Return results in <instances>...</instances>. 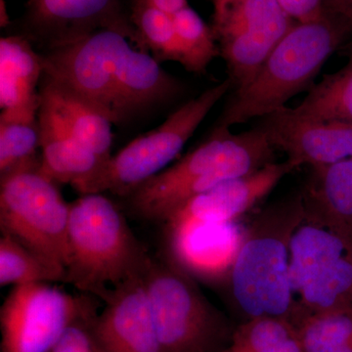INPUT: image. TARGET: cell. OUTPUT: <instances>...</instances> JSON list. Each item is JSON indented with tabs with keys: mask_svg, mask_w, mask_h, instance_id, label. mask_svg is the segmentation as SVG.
Segmentation results:
<instances>
[{
	"mask_svg": "<svg viewBox=\"0 0 352 352\" xmlns=\"http://www.w3.org/2000/svg\"><path fill=\"white\" fill-rule=\"evenodd\" d=\"M323 14L352 34V0H323Z\"/></svg>",
	"mask_w": 352,
	"mask_h": 352,
	"instance_id": "obj_30",
	"label": "cell"
},
{
	"mask_svg": "<svg viewBox=\"0 0 352 352\" xmlns=\"http://www.w3.org/2000/svg\"><path fill=\"white\" fill-rule=\"evenodd\" d=\"M275 151L259 126L237 134L215 126L196 149L129 194L127 204L140 219L164 223L190 199L274 163Z\"/></svg>",
	"mask_w": 352,
	"mask_h": 352,
	"instance_id": "obj_3",
	"label": "cell"
},
{
	"mask_svg": "<svg viewBox=\"0 0 352 352\" xmlns=\"http://www.w3.org/2000/svg\"><path fill=\"white\" fill-rule=\"evenodd\" d=\"M131 19L140 39L141 50L157 62L182 63V48L173 17L142 0H133Z\"/></svg>",
	"mask_w": 352,
	"mask_h": 352,
	"instance_id": "obj_24",
	"label": "cell"
},
{
	"mask_svg": "<svg viewBox=\"0 0 352 352\" xmlns=\"http://www.w3.org/2000/svg\"><path fill=\"white\" fill-rule=\"evenodd\" d=\"M258 126L296 168L352 160V122L305 120L285 107L261 119Z\"/></svg>",
	"mask_w": 352,
	"mask_h": 352,
	"instance_id": "obj_13",
	"label": "cell"
},
{
	"mask_svg": "<svg viewBox=\"0 0 352 352\" xmlns=\"http://www.w3.org/2000/svg\"><path fill=\"white\" fill-rule=\"evenodd\" d=\"M39 164L0 175V230L66 271L69 203Z\"/></svg>",
	"mask_w": 352,
	"mask_h": 352,
	"instance_id": "obj_8",
	"label": "cell"
},
{
	"mask_svg": "<svg viewBox=\"0 0 352 352\" xmlns=\"http://www.w3.org/2000/svg\"><path fill=\"white\" fill-rule=\"evenodd\" d=\"M66 281V271L11 236L0 237V286Z\"/></svg>",
	"mask_w": 352,
	"mask_h": 352,
	"instance_id": "obj_22",
	"label": "cell"
},
{
	"mask_svg": "<svg viewBox=\"0 0 352 352\" xmlns=\"http://www.w3.org/2000/svg\"><path fill=\"white\" fill-rule=\"evenodd\" d=\"M292 112L305 120L352 122V59L344 68L323 76Z\"/></svg>",
	"mask_w": 352,
	"mask_h": 352,
	"instance_id": "obj_20",
	"label": "cell"
},
{
	"mask_svg": "<svg viewBox=\"0 0 352 352\" xmlns=\"http://www.w3.org/2000/svg\"><path fill=\"white\" fill-rule=\"evenodd\" d=\"M182 48V64L190 73L204 75L215 57L220 55L212 27L190 6L173 16Z\"/></svg>",
	"mask_w": 352,
	"mask_h": 352,
	"instance_id": "obj_25",
	"label": "cell"
},
{
	"mask_svg": "<svg viewBox=\"0 0 352 352\" xmlns=\"http://www.w3.org/2000/svg\"><path fill=\"white\" fill-rule=\"evenodd\" d=\"M212 31L234 91L252 82L296 21L278 0H214Z\"/></svg>",
	"mask_w": 352,
	"mask_h": 352,
	"instance_id": "obj_10",
	"label": "cell"
},
{
	"mask_svg": "<svg viewBox=\"0 0 352 352\" xmlns=\"http://www.w3.org/2000/svg\"><path fill=\"white\" fill-rule=\"evenodd\" d=\"M296 335V326L288 320L258 317L236 327L230 344L221 352H267Z\"/></svg>",
	"mask_w": 352,
	"mask_h": 352,
	"instance_id": "obj_27",
	"label": "cell"
},
{
	"mask_svg": "<svg viewBox=\"0 0 352 352\" xmlns=\"http://www.w3.org/2000/svg\"><path fill=\"white\" fill-rule=\"evenodd\" d=\"M98 300L48 283L13 287L0 309V352H50L69 326L98 314Z\"/></svg>",
	"mask_w": 352,
	"mask_h": 352,
	"instance_id": "obj_9",
	"label": "cell"
},
{
	"mask_svg": "<svg viewBox=\"0 0 352 352\" xmlns=\"http://www.w3.org/2000/svg\"><path fill=\"white\" fill-rule=\"evenodd\" d=\"M305 219L298 193L271 204L248 228L229 272L234 302L245 321L277 317L296 328L307 316L289 277V242Z\"/></svg>",
	"mask_w": 352,
	"mask_h": 352,
	"instance_id": "obj_2",
	"label": "cell"
},
{
	"mask_svg": "<svg viewBox=\"0 0 352 352\" xmlns=\"http://www.w3.org/2000/svg\"><path fill=\"white\" fill-rule=\"evenodd\" d=\"M296 300L307 314L352 308V250L317 271Z\"/></svg>",
	"mask_w": 352,
	"mask_h": 352,
	"instance_id": "obj_21",
	"label": "cell"
},
{
	"mask_svg": "<svg viewBox=\"0 0 352 352\" xmlns=\"http://www.w3.org/2000/svg\"><path fill=\"white\" fill-rule=\"evenodd\" d=\"M41 100L53 109L69 131L88 150L108 162L112 157V122L80 95L43 75Z\"/></svg>",
	"mask_w": 352,
	"mask_h": 352,
	"instance_id": "obj_18",
	"label": "cell"
},
{
	"mask_svg": "<svg viewBox=\"0 0 352 352\" xmlns=\"http://www.w3.org/2000/svg\"><path fill=\"white\" fill-rule=\"evenodd\" d=\"M267 352H302L298 335L291 339L285 340Z\"/></svg>",
	"mask_w": 352,
	"mask_h": 352,
	"instance_id": "obj_32",
	"label": "cell"
},
{
	"mask_svg": "<svg viewBox=\"0 0 352 352\" xmlns=\"http://www.w3.org/2000/svg\"><path fill=\"white\" fill-rule=\"evenodd\" d=\"M39 170L53 182L69 184L80 195L107 162L85 147L48 104L41 100Z\"/></svg>",
	"mask_w": 352,
	"mask_h": 352,
	"instance_id": "obj_15",
	"label": "cell"
},
{
	"mask_svg": "<svg viewBox=\"0 0 352 352\" xmlns=\"http://www.w3.org/2000/svg\"><path fill=\"white\" fill-rule=\"evenodd\" d=\"M160 352H221L234 328L173 256L150 259L143 274Z\"/></svg>",
	"mask_w": 352,
	"mask_h": 352,
	"instance_id": "obj_6",
	"label": "cell"
},
{
	"mask_svg": "<svg viewBox=\"0 0 352 352\" xmlns=\"http://www.w3.org/2000/svg\"><path fill=\"white\" fill-rule=\"evenodd\" d=\"M97 314L69 326L50 352H104L92 333V320Z\"/></svg>",
	"mask_w": 352,
	"mask_h": 352,
	"instance_id": "obj_28",
	"label": "cell"
},
{
	"mask_svg": "<svg viewBox=\"0 0 352 352\" xmlns=\"http://www.w3.org/2000/svg\"><path fill=\"white\" fill-rule=\"evenodd\" d=\"M92 333L104 352H160L154 319L143 283L134 277L109 289Z\"/></svg>",
	"mask_w": 352,
	"mask_h": 352,
	"instance_id": "obj_14",
	"label": "cell"
},
{
	"mask_svg": "<svg viewBox=\"0 0 352 352\" xmlns=\"http://www.w3.org/2000/svg\"><path fill=\"white\" fill-rule=\"evenodd\" d=\"M335 352H352V340L349 344H346V346L340 347V349Z\"/></svg>",
	"mask_w": 352,
	"mask_h": 352,
	"instance_id": "obj_34",
	"label": "cell"
},
{
	"mask_svg": "<svg viewBox=\"0 0 352 352\" xmlns=\"http://www.w3.org/2000/svg\"><path fill=\"white\" fill-rule=\"evenodd\" d=\"M27 7L30 34L46 50L101 29L124 32L141 50L124 0H29Z\"/></svg>",
	"mask_w": 352,
	"mask_h": 352,
	"instance_id": "obj_12",
	"label": "cell"
},
{
	"mask_svg": "<svg viewBox=\"0 0 352 352\" xmlns=\"http://www.w3.org/2000/svg\"><path fill=\"white\" fill-rule=\"evenodd\" d=\"M352 250V245L327 227L305 221L289 242V277L295 298L320 268Z\"/></svg>",
	"mask_w": 352,
	"mask_h": 352,
	"instance_id": "obj_19",
	"label": "cell"
},
{
	"mask_svg": "<svg viewBox=\"0 0 352 352\" xmlns=\"http://www.w3.org/2000/svg\"><path fill=\"white\" fill-rule=\"evenodd\" d=\"M0 23H1V27H6L9 25V17L8 13H7V9L6 2L4 0H1V6H0Z\"/></svg>",
	"mask_w": 352,
	"mask_h": 352,
	"instance_id": "obj_33",
	"label": "cell"
},
{
	"mask_svg": "<svg viewBox=\"0 0 352 352\" xmlns=\"http://www.w3.org/2000/svg\"><path fill=\"white\" fill-rule=\"evenodd\" d=\"M302 352H335L352 340V308L308 314L298 324Z\"/></svg>",
	"mask_w": 352,
	"mask_h": 352,
	"instance_id": "obj_26",
	"label": "cell"
},
{
	"mask_svg": "<svg viewBox=\"0 0 352 352\" xmlns=\"http://www.w3.org/2000/svg\"><path fill=\"white\" fill-rule=\"evenodd\" d=\"M142 1L168 14L171 17L185 7L189 6L188 0H142Z\"/></svg>",
	"mask_w": 352,
	"mask_h": 352,
	"instance_id": "obj_31",
	"label": "cell"
},
{
	"mask_svg": "<svg viewBox=\"0 0 352 352\" xmlns=\"http://www.w3.org/2000/svg\"><path fill=\"white\" fill-rule=\"evenodd\" d=\"M305 219L352 245V160L311 168L302 189Z\"/></svg>",
	"mask_w": 352,
	"mask_h": 352,
	"instance_id": "obj_16",
	"label": "cell"
},
{
	"mask_svg": "<svg viewBox=\"0 0 352 352\" xmlns=\"http://www.w3.org/2000/svg\"><path fill=\"white\" fill-rule=\"evenodd\" d=\"M231 88L229 78L208 88L170 113L154 131L134 139L104 164L83 195L109 191L126 198L179 155L208 113Z\"/></svg>",
	"mask_w": 352,
	"mask_h": 352,
	"instance_id": "obj_7",
	"label": "cell"
},
{
	"mask_svg": "<svg viewBox=\"0 0 352 352\" xmlns=\"http://www.w3.org/2000/svg\"><path fill=\"white\" fill-rule=\"evenodd\" d=\"M346 56L349 57V59H352V44L347 47Z\"/></svg>",
	"mask_w": 352,
	"mask_h": 352,
	"instance_id": "obj_35",
	"label": "cell"
},
{
	"mask_svg": "<svg viewBox=\"0 0 352 352\" xmlns=\"http://www.w3.org/2000/svg\"><path fill=\"white\" fill-rule=\"evenodd\" d=\"M44 74L43 54L31 39L10 36L0 39V108L16 113H38Z\"/></svg>",
	"mask_w": 352,
	"mask_h": 352,
	"instance_id": "obj_17",
	"label": "cell"
},
{
	"mask_svg": "<svg viewBox=\"0 0 352 352\" xmlns=\"http://www.w3.org/2000/svg\"><path fill=\"white\" fill-rule=\"evenodd\" d=\"M38 116L0 115V175L39 164Z\"/></svg>",
	"mask_w": 352,
	"mask_h": 352,
	"instance_id": "obj_23",
	"label": "cell"
},
{
	"mask_svg": "<svg viewBox=\"0 0 352 352\" xmlns=\"http://www.w3.org/2000/svg\"><path fill=\"white\" fill-rule=\"evenodd\" d=\"M65 283L102 300L108 289L143 276L151 256L119 208L102 194L69 203Z\"/></svg>",
	"mask_w": 352,
	"mask_h": 352,
	"instance_id": "obj_4",
	"label": "cell"
},
{
	"mask_svg": "<svg viewBox=\"0 0 352 352\" xmlns=\"http://www.w3.org/2000/svg\"><path fill=\"white\" fill-rule=\"evenodd\" d=\"M349 38L327 16L296 22L277 44L247 87L234 91L217 126L231 127L263 119L307 92L331 55Z\"/></svg>",
	"mask_w": 352,
	"mask_h": 352,
	"instance_id": "obj_5",
	"label": "cell"
},
{
	"mask_svg": "<svg viewBox=\"0 0 352 352\" xmlns=\"http://www.w3.org/2000/svg\"><path fill=\"white\" fill-rule=\"evenodd\" d=\"M295 170L288 160L274 162L251 175L228 180L190 199L164 222L168 241L175 245L196 229L233 223Z\"/></svg>",
	"mask_w": 352,
	"mask_h": 352,
	"instance_id": "obj_11",
	"label": "cell"
},
{
	"mask_svg": "<svg viewBox=\"0 0 352 352\" xmlns=\"http://www.w3.org/2000/svg\"><path fill=\"white\" fill-rule=\"evenodd\" d=\"M44 75L80 95L113 124L179 98L183 83L124 32L101 29L47 48Z\"/></svg>",
	"mask_w": 352,
	"mask_h": 352,
	"instance_id": "obj_1",
	"label": "cell"
},
{
	"mask_svg": "<svg viewBox=\"0 0 352 352\" xmlns=\"http://www.w3.org/2000/svg\"><path fill=\"white\" fill-rule=\"evenodd\" d=\"M296 22L319 19L323 14V0H278Z\"/></svg>",
	"mask_w": 352,
	"mask_h": 352,
	"instance_id": "obj_29",
	"label": "cell"
},
{
	"mask_svg": "<svg viewBox=\"0 0 352 352\" xmlns=\"http://www.w3.org/2000/svg\"><path fill=\"white\" fill-rule=\"evenodd\" d=\"M212 1H214V0H212Z\"/></svg>",
	"mask_w": 352,
	"mask_h": 352,
	"instance_id": "obj_36",
	"label": "cell"
}]
</instances>
